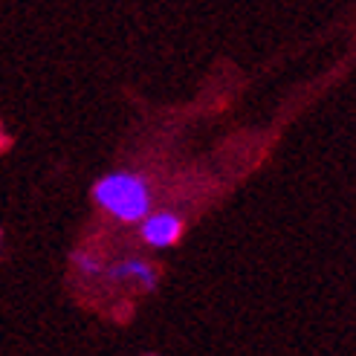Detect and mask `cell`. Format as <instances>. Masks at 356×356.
Here are the masks:
<instances>
[{
	"instance_id": "obj_1",
	"label": "cell",
	"mask_w": 356,
	"mask_h": 356,
	"mask_svg": "<svg viewBox=\"0 0 356 356\" xmlns=\"http://www.w3.org/2000/svg\"><path fill=\"white\" fill-rule=\"evenodd\" d=\"M93 203L119 223H139L154 209V186L148 177L128 168L108 171L90 188Z\"/></svg>"
},
{
	"instance_id": "obj_2",
	"label": "cell",
	"mask_w": 356,
	"mask_h": 356,
	"mask_svg": "<svg viewBox=\"0 0 356 356\" xmlns=\"http://www.w3.org/2000/svg\"><path fill=\"white\" fill-rule=\"evenodd\" d=\"M136 226H139V241L148 249L177 246L186 235V218L180 211H171V209H156V211L151 209Z\"/></svg>"
},
{
	"instance_id": "obj_3",
	"label": "cell",
	"mask_w": 356,
	"mask_h": 356,
	"mask_svg": "<svg viewBox=\"0 0 356 356\" xmlns=\"http://www.w3.org/2000/svg\"><path fill=\"white\" fill-rule=\"evenodd\" d=\"M104 281L108 284H136L139 290H154L159 278H163V270L159 264L148 261V258H136V255H128V258H119L113 264H104Z\"/></svg>"
},
{
	"instance_id": "obj_4",
	"label": "cell",
	"mask_w": 356,
	"mask_h": 356,
	"mask_svg": "<svg viewBox=\"0 0 356 356\" xmlns=\"http://www.w3.org/2000/svg\"><path fill=\"white\" fill-rule=\"evenodd\" d=\"M70 264H73V270L79 273V275H84V278H96V275H102L104 273V255L99 252V249H93V246H79V249H73V255H70Z\"/></svg>"
}]
</instances>
